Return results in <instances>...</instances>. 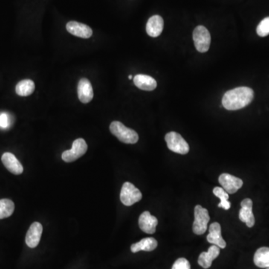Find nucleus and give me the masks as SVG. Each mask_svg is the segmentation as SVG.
I'll list each match as a JSON object with an SVG mask.
<instances>
[{
	"mask_svg": "<svg viewBox=\"0 0 269 269\" xmlns=\"http://www.w3.org/2000/svg\"><path fill=\"white\" fill-rule=\"evenodd\" d=\"M256 33L259 36L266 37L269 35V17L264 18L256 28Z\"/></svg>",
	"mask_w": 269,
	"mask_h": 269,
	"instance_id": "b1692460",
	"label": "nucleus"
},
{
	"mask_svg": "<svg viewBox=\"0 0 269 269\" xmlns=\"http://www.w3.org/2000/svg\"><path fill=\"white\" fill-rule=\"evenodd\" d=\"M35 83L31 79H24V80L18 82L15 88L17 94L21 97L31 95L35 91Z\"/></svg>",
	"mask_w": 269,
	"mask_h": 269,
	"instance_id": "412c9836",
	"label": "nucleus"
},
{
	"mask_svg": "<svg viewBox=\"0 0 269 269\" xmlns=\"http://www.w3.org/2000/svg\"><path fill=\"white\" fill-rule=\"evenodd\" d=\"M213 194L217 198L221 200V202L218 205V207L223 208L225 210L230 209V208L231 207V203L228 201L229 195L223 188L215 187L213 189Z\"/></svg>",
	"mask_w": 269,
	"mask_h": 269,
	"instance_id": "4be33fe9",
	"label": "nucleus"
},
{
	"mask_svg": "<svg viewBox=\"0 0 269 269\" xmlns=\"http://www.w3.org/2000/svg\"><path fill=\"white\" fill-rule=\"evenodd\" d=\"M210 217L207 209L202 207L201 205H197L195 208V221L192 226L194 233L196 235H203L207 230L208 223Z\"/></svg>",
	"mask_w": 269,
	"mask_h": 269,
	"instance_id": "20e7f679",
	"label": "nucleus"
},
{
	"mask_svg": "<svg viewBox=\"0 0 269 269\" xmlns=\"http://www.w3.org/2000/svg\"><path fill=\"white\" fill-rule=\"evenodd\" d=\"M88 150V145L83 139H78L73 143L71 149L65 151L62 158L65 163H72L82 157Z\"/></svg>",
	"mask_w": 269,
	"mask_h": 269,
	"instance_id": "0eeeda50",
	"label": "nucleus"
},
{
	"mask_svg": "<svg viewBox=\"0 0 269 269\" xmlns=\"http://www.w3.org/2000/svg\"><path fill=\"white\" fill-rule=\"evenodd\" d=\"M158 219L151 215L148 211H145L139 217V225L141 230L148 234H154L157 230Z\"/></svg>",
	"mask_w": 269,
	"mask_h": 269,
	"instance_id": "9d476101",
	"label": "nucleus"
},
{
	"mask_svg": "<svg viewBox=\"0 0 269 269\" xmlns=\"http://www.w3.org/2000/svg\"><path fill=\"white\" fill-rule=\"evenodd\" d=\"M78 97L82 103H88L94 97L92 85L88 79L82 78L78 84Z\"/></svg>",
	"mask_w": 269,
	"mask_h": 269,
	"instance_id": "ddd939ff",
	"label": "nucleus"
},
{
	"mask_svg": "<svg viewBox=\"0 0 269 269\" xmlns=\"http://www.w3.org/2000/svg\"><path fill=\"white\" fill-rule=\"evenodd\" d=\"M164 28V21L160 15H154L147 23L146 31L149 36L157 38L160 36Z\"/></svg>",
	"mask_w": 269,
	"mask_h": 269,
	"instance_id": "dca6fc26",
	"label": "nucleus"
},
{
	"mask_svg": "<svg viewBox=\"0 0 269 269\" xmlns=\"http://www.w3.org/2000/svg\"><path fill=\"white\" fill-rule=\"evenodd\" d=\"M266 269H269V267H268V268H266Z\"/></svg>",
	"mask_w": 269,
	"mask_h": 269,
	"instance_id": "cd10ccee",
	"label": "nucleus"
},
{
	"mask_svg": "<svg viewBox=\"0 0 269 269\" xmlns=\"http://www.w3.org/2000/svg\"><path fill=\"white\" fill-rule=\"evenodd\" d=\"M110 131L120 142L125 144L137 143L139 141V134L133 129L126 127L120 121H113L110 124Z\"/></svg>",
	"mask_w": 269,
	"mask_h": 269,
	"instance_id": "f03ea898",
	"label": "nucleus"
},
{
	"mask_svg": "<svg viewBox=\"0 0 269 269\" xmlns=\"http://www.w3.org/2000/svg\"><path fill=\"white\" fill-rule=\"evenodd\" d=\"M66 29L67 32L71 35L85 39L91 38L93 34L92 30L88 26L76 21H70L67 23Z\"/></svg>",
	"mask_w": 269,
	"mask_h": 269,
	"instance_id": "9b49d317",
	"label": "nucleus"
},
{
	"mask_svg": "<svg viewBox=\"0 0 269 269\" xmlns=\"http://www.w3.org/2000/svg\"><path fill=\"white\" fill-rule=\"evenodd\" d=\"M254 93L248 87H238L224 94L222 105L230 111L241 109L248 105L253 100Z\"/></svg>",
	"mask_w": 269,
	"mask_h": 269,
	"instance_id": "f257e3e1",
	"label": "nucleus"
},
{
	"mask_svg": "<svg viewBox=\"0 0 269 269\" xmlns=\"http://www.w3.org/2000/svg\"><path fill=\"white\" fill-rule=\"evenodd\" d=\"M172 269H191V265L186 258H179L173 265Z\"/></svg>",
	"mask_w": 269,
	"mask_h": 269,
	"instance_id": "393cba45",
	"label": "nucleus"
},
{
	"mask_svg": "<svg viewBox=\"0 0 269 269\" xmlns=\"http://www.w3.org/2000/svg\"><path fill=\"white\" fill-rule=\"evenodd\" d=\"M218 181L225 192L230 195L238 192L243 186V181L241 179L227 173L221 174Z\"/></svg>",
	"mask_w": 269,
	"mask_h": 269,
	"instance_id": "6e6552de",
	"label": "nucleus"
},
{
	"mask_svg": "<svg viewBox=\"0 0 269 269\" xmlns=\"http://www.w3.org/2000/svg\"><path fill=\"white\" fill-rule=\"evenodd\" d=\"M208 242L218 246L220 248H225L227 243L221 236V227L219 223L214 222L209 226V234L207 237Z\"/></svg>",
	"mask_w": 269,
	"mask_h": 269,
	"instance_id": "f8f14e48",
	"label": "nucleus"
},
{
	"mask_svg": "<svg viewBox=\"0 0 269 269\" xmlns=\"http://www.w3.org/2000/svg\"><path fill=\"white\" fill-rule=\"evenodd\" d=\"M220 254V247L217 245L209 247L207 252H202L198 258V264L202 268L207 269L210 268L212 262L215 260Z\"/></svg>",
	"mask_w": 269,
	"mask_h": 269,
	"instance_id": "f3484780",
	"label": "nucleus"
},
{
	"mask_svg": "<svg viewBox=\"0 0 269 269\" xmlns=\"http://www.w3.org/2000/svg\"><path fill=\"white\" fill-rule=\"evenodd\" d=\"M43 227L39 222H34L27 231L26 243L28 247L35 248L39 244L42 235Z\"/></svg>",
	"mask_w": 269,
	"mask_h": 269,
	"instance_id": "4468645a",
	"label": "nucleus"
},
{
	"mask_svg": "<svg viewBox=\"0 0 269 269\" xmlns=\"http://www.w3.org/2000/svg\"><path fill=\"white\" fill-rule=\"evenodd\" d=\"M132 79V75H129V79Z\"/></svg>",
	"mask_w": 269,
	"mask_h": 269,
	"instance_id": "bb28decb",
	"label": "nucleus"
},
{
	"mask_svg": "<svg viewBox=\"0 0 269 269\" xmlns=\"http://www.w3.org/2000/svg\"><path fill=\"white\" fill-rule=\"evenodd\" d=\"M158 245V242L154 238H142L139 242L134 243L131 245V251L132 253H137L141 250L145 251H153L155 250Z\"/></svg>",
	"mask_w": 269,
	"mask_h": 269,
	"instance_id": "6ab92c4d",
	"label": "nucleus"
},
{
	"mask_svg": "<svg viewBox=\"0 0 269 269\" xmlns=\"http://www.w3.org/2000/svg\"><path fill=\"white\" fill-rule=\"evenodd\" d=\"M193 40L195 48L200 53H206L211 44V35L207 29L203 26H198L193 32Z\"/></svg>",
	"mask_w": 269,
	"mask_h": 269,
	"instance_id": "39448f33",
	"label": "nucleus"
},
{
	"mask_svg": "<svg viewBox=\"0 0 269 269\" xmlns=\"http://www.w3.org/2000/svg\"><path fill=\"white\" fill-rule=\"evenodd\" d=\"M2 162L5 167L7 168L8 171H10L12 174L20 175L24 172V167L18 161L16 157L11 153H5L2 156Z\"/></svg>",
	"mask_w": 269,
	"mask_h": 269,
	"instance_id": "2eb2a0df",
	"label": "nucleus"
},
{
	"mask_svg": "<svg viewBox=\"0 0 269 269\" xmlns=\"http://www.w3.org/2000/svg\"><path fill=\"white\" fill-rule=\"evenodd\" d=\"M15 211V203L9 199L0 200V219L9 218Z\"/></svg>",
	"mask_w": 269,
	"mask_h": 269,
	"instance_id": "5701e85b",
	"label": "nucleus"
},
{
	"mask_svg": "<svg viewBox=\"0 0 269 269\" xmlns=\"http://www.w3.org/2000/svg\"><path fill=\"white\" fill-rule=\"evenodd\" d=\"M253 262L259 268H268L269 247H262L258 249L255 253Z\"/></svg>",
	"mask_w": 269,
	"mask_h": 269,
	"instance_id": "aec40b11",
	"label": "nucleus"
},
{
	"mask_svg": "<svg viewBox=\"0 0 269 269\" xmlns=\"http://www.w3.org/2000/svg\"><path fill=\"white\" fill-rule=\"evenodd\" d=\"M134 85L143 91H151L156 89L157 82L154 78L145 74H138L133 79Z\"/></svg>",
	"mask_w": 269,
	"mask_h": 269,
	"instance_id": "a211bd4d",
	"label": "nucleus"
},
{
	"mask_svg": "<svg viewBox=\"0 0 269 269\" xmlns=\"http://www.w3.org/2000/svg\"><path fill=\"white\" fill-rule=\"evenodd\" d=\"M253 201L250 198H245L241 202V209L238 218L242 222L245 223L248 227H253L255 224V218L253 215Z\"/></svg>",
	"mask_w": 269,
	"mask_h": 269,
	"instance_id": "1a4fd4ad",
	"label": "nucleus"
},
{
	"mask_svg": "<svg viewBox=\"0 0 269 269\" xmlns=\"http://www.w3.org/2000/svg\"><path fill=\"white\" fill-rule=\"evenodd\" d=\"M165 139L170 151L181 155H186L189 152V144L181 134L176 132H170L166 134Z\"/></svg>",
	"mask_w": 269,
	"mask_h": 269,
	"instance_id": "7ed1b4c3",
	"label": "nucleus"
},
{
	"mask_svg": "<svg viewBox=\"0 0 269 269\" xmlns=\"http://www.w3.org/2000/svg\"><path fill=\"white\" fill-rule=\"evenodd\" d=\"M120 198L123 205L130 206L142 200V194L133 184L126 182L122 186Z\"/></svg>",
	"mask_w": 269,
	"mask_h": 269,
	"instance_id": "423d86ee",
	"label": "nucleus"
},
{
	"mask_svg": "<svg viewBox=\"0 0 269 269\" xmlns=\"http://www.w3.org/2000/svg\"><path fill=\"white\" fill-rule=\"evenodd\" d=\"M9 126V116L6 113L0 114V127L7 128Z\"/></svg>",
	"mask_w": 269,
	"mask_h": 269,
	"instance_id": "a878e982",
	"label": "nucleus"
}]
</instances>
